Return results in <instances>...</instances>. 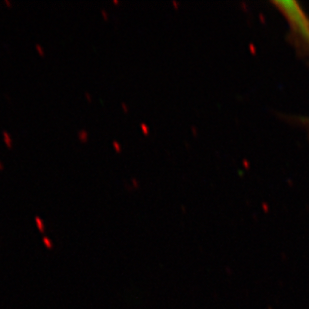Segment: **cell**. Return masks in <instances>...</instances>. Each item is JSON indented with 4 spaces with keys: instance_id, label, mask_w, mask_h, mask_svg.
<instances>
[{
    "instance_id": "6da1fadb",
    "label": "cell",
    "mask_w": 309,
    "mask_h": 309,
    "mask_svg": "<svg viewBox=\"0 0 309 309\" xmlns=\"http://www.w3.org/2000/svg\"><path fill=\"white\" fill-rule=\"evenodd\" d=\"M274 4L286 17L294 32L309 44V19L299 5L292 1H278Z\"/></svg>"
},
{
    "instance_id": "7c38bea8",
    "label": "cell",
    "mask_w": 309,
    "mask_h": 309,
    "mask_svg": "<svg viewBox=\"0 0 309 309\" xmlns=\"http://www.w3.org/2000/svg\"><path fill=\"white\" fill-rule=\"evenodd\" d=\"M4 169V166H3V164L1 163V161H0V171H2Z\"/></svg>"
},
{
    "instance_id": "52a82bcc",
    "label": "cell",
    "mask_w": 309,
    "mask_h": 309,
    "mask_svg": "<svg viewBox=\"0 0 309 309\" xmlns=\"http://www.w3.org/2000/svg\"><path fill=\"white\" fill-rule=\"evenodd\" d=\"M101 14H102L103 19H104L105 21H107V20H108V13L106 12V10H105V9H102V10H101Z\"/></svg>"
},
{
    "instance_id": "4fadbf2b",
    "label": "cell",
    "mask_w": 309,
    "mask_h": 309,
    "mask_svg": "<svg viewBox=\"0 0 309 309\" xmlns=\"http://www.w3.org/2000/svg\"><path fill=\"white\" fill-rule=\"evenodd\" d=\"M114 3H115V4H119V1H118V0H114Z\"/></svg>"
},
{
    "instance_id": "277c9868",
    "label": "cell",
    "mask_w": 309,
    "mask_h": 309,
    "mask_svg": "<svg viewBox=\"0 0 309 309\" xmlns=\"http://www.w3.org/2000/svg\"><path fill=\"white\" fill-rule=\"evenodd\" d=\"M35 49L37 52L39 53V55L40 56H42L43 57L45 55V52H44V50H43V48H42V46L40 44H35Z\"/></svg>"
},
{
    "instance_id": "7a4b0ae2",
    "label": "cell",
    "mask_w": 309,
    "mask_h": 309,
    "mask_svg": "<svg viewBox=\"0 0 309 309\" xmlns=\"http://www.w3.org/2000/svg\"><path fill=\"white\" fill-rule=\"evenodd\" d=\"M2 134H3L4 142H5V144H6L7 148H9V149H11V148H12V139H11L9 133H8L7 131H3V132H2Z\"/></svg>"
},
{
    "instance_id": "30bf717a",
    "label": "cell",
    "mask_w": 309,
    "mask_h": 309,
    "mask_svg": "<svg viewBox=\"0 0 309 309\" xmlns=\"http://www.w3.org/2000/svg\"><path fill=\"white\" fill-rule=\"evenodd\" d=\"M131 180H132V183H133V185H134V186H135L136 188L138 187V181H137V180H136L135 178H134V177H133V178L131 179Z\"/></svg>"
},
{
    "instance_id": "9c48e42d",
    "label": "cell",
    "mask_w": 309,
    "mask_h": 309,
    "mask_svg": "<svg viewBox=\"0 0 309 309\" xmlns=\"http://www.w3.org/2000/svg\"><path fill=\"white\" fill-rule=\"evenodd\" d=\"M85 98L88 100V102L89 103H91V101H92V100H91V97H90V94L87 93V92H85Z\"/></svg>"
},
{
    "instance_id": "8fae6325",
    "label": "cell",
    "mask_w": 309,
    "mask_h": 309,
    "mask_svg": "<svg viewBox=\"0 0 309 309\" xmlns=\"http://www.w3.org/2000/svg\"><path fill=\"white\" fill-rule=\"evenodd\" d=\"M4 2H5V4H6V5H7V6H8V7H11V6H12V5H11V3H10V2H9V1H8V0H5V1H4Z\"/></svg>"
},
{
    "instance_id": "ba28073f",
    "label": "cell",
    "mask_w": 309,
    "mask_h": 309,
    "mask_svg": "<svg viewBox=\"0 0 309 309\" xmlns=\"http://www.w3.org/2000/svg\"><path fill=\"white\" fill-rule=\"evenodd\" d=\"M121 106H122L123 111H124V113H128V111H129V109H128V106H127L126 103L122 102V103H121Z\"/></svg>"
},
{
    "instance_id": "3957f363",
    "label": "cell",
    "mask_w": 309,
    "mask_h": 309,
    "mask_svg": "<svg viewBox=\"0 0 309 309\" xmlns=\"http://www.w3.org/2000/svg\"><path fill=\"white\" fill-rule=\"evenodd\" d=\"M77 135H78V139L82 143H86L88 141V132L86 130H84V129L80 130Z\"/></svg>"
},
{
    "instance_id": "5b68a950",
    "label": "cell",
    "mask_w": 309,
    "mask_h": 309,
    "mask_svg": "<svg viewBox=\"0 0 309 309\" xmlns=\"http://www.w3.org/2000/svg\"><path fill=\"white\" fill-rule=\"evenodd\" d=\"M112 145H113V148L115 149V151H116L117 153H120V152H121V146H120V144H119L118 142L114 140V141L112 142Z\"/></svg>"
},
{
    "instance_id": "8992f818",
    "label": "cell",
    "mask_w": 309,
    "mask_h": 309,
    "mask_svg": "<svg viewBox=\"0 0 309 309\" xmlns=\"http://www.w3.org/2000/svg\"><path fill=\"white\" fill-rule=\"evenodd\" d=\"M140 128H141L142 132L144 133L145 135H148V133H149V129H148V127H147L146 124H144V123H141V124H140Z\"/></svg>"
}]
</instances>
